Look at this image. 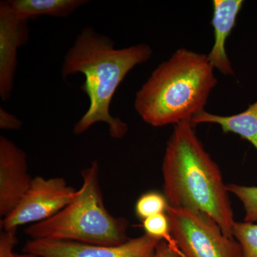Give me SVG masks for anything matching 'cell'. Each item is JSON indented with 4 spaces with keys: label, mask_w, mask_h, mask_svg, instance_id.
<instances>
[{
    "label": "cell",
    "mask_w": 257,
    "mask_h": 257,
    "mask_svg": "<svg viewBox=\"0 0 257 257\" xmlns=\"http://www.w3.org/2000/svg\"><path fill=\"white\" fill-rule=\"evenodd\" d=\"M16 257H38V256H33V255L27 254V253H25V254H23V255L16 254Z\"/></svg>",
    "instance_id": "20"
},
{
    "label": "cell",
    "mask_w": 257,
    "mask_h": 257,
    "mask_svg": "<svg viewBox=\"0 0 257 257\" xmlns=\"http://www.w3.org/2000/svg\"><path fill=\"white\" fill-rule=\"evenodd\" d=\"M155 257H182V256L171 247L165 241L162 240L157 246Z\"/></svg>",
    "instance_id": "19"
},
{
    "label": "cell",
    "mask_w": 257,
    "mask_h": 257,
    "mask_svg": "<svg viewBox=\"0 0 257 257\" xmlns=\"http://www.w3.org/2000/svg\"><path fill=\"white\" fill-rule=\"evenodd\" d=\"M211 26L214 42L208 54L209 62L214 69L224 75H233L234 69L227 53V39L236 26V20L243 5L242 0H214Z\"/></svg>",
    "instance_id": "10"
},
{
    "label": "cell",
    "mask_w": 257,
    "mask_h": 257,
    "mask_svg": "<svg viewBox=\"0 0 257 257\" xmlns=\"http://www.w3.org/2000/svg\"><path fill=\"white\" fill-rule=\"evenodd\" d=\"M16 230H3L0 234V257H16L13 248L18 243Z\"/></svg>",
    "instance_id": "17"
},
{
    "label": "cell",
    "mask_w": 257,
    "mask_h": 257,
    "mask_svg": "<svg viewBox=\"0 0 257 257\" xmlns=\"http://www.w3.org/2000/svg\"><path fill=\"white\" fill-rule=\"evenodd\" d=\"M10 9L28 21L40 16L66 18L89 2L86 0H10Z\"/></svg>",
    "instance_id": "12"
},
{
    "label": "cell",
    "mask_w": 257,
    "mask_h": 257,
    "mask_svg": "<svg viewBox=\"0 0 257 257\" xmlns=\"http://www.w3.org/2000/svg\"><path fill=\"white\" fill-rule=\"evenodd\" d=\"M23 126L21 120L0 107V128L3 130H19Z\"/></svg>",
    "instance_id": "18"
},
{
    "label": "cell",
    "mask_w": 257,
    "mask_h": 257,
    "mask_svg": "<svg viewBox=\"0 0 257 257\" xmlns=\"http://www.w3.org/2000/svg\"><path fill=\"white\" fill-rule=\"evenodd\" d=\"M32 178L25 152L0 137V216L9 215L30 188Z\"/></svg>",
    "instance_id": "8"
},
{
    "label": "cell",
    "mask_w": 257,
    "mask_h": 257,
    "mask_svg": "<svg viewBox=\"0 0 257 257\" xmlns=\"http://www.w3.org/2000/svg\"><path fill=\"white\" fill-rule=\"evenodd\" d=\"M169 207L165 194L151 191L145 193L135 204V213L140 219H147L157 214H166Z\"/></svg>",
    "instance_id": "13"
},
{
    "label": "cell",
    "mask_w": 257,
    "mask_h": 257,
    "mask_svg": "<svg viewBox=\"0 0 257 257\" xmlns=\"http://www.w3.org/2000/svg\"><path fill=\"white\" fill-rule=\"evenodd\" d=\"M194 125L214 124L220 126L223 133H234L247 140L257 150V101L239 114L221 116L203 111L191 120Z\"/></svg>",
    "instance_id": "11"
},
{
    "label": "cell",
    "mask_w": 257,
    "mask_h": 257,
    "mask_svg": "<svg viewBox=\"0 0 257 257\" xmlns=\"http://www.w3.org/2000/svg\"><path fill=\"white\" fill-rule=\"evenodd\" d=\"M28 22L19 18L8 2L0 3V96L4 101L14 88L18 49L28 40Z\"/></svg>",
    "instance_id": "9"
},
{
    "label": "cell",
    "mask_w": 257,
    "mask_h": 257,
    "mask_svg": "<svg viewBox=\"0 0 257 257\" xmlns=\"http://www.w3.org/2000/svg\"><path fill=\"white\" fill-rule=\"evenodd\" d=\"M143 228L145 234L159 239L164 240L171 247L184 257L178 245L172 236L170 221L167 214H157L147 218L143 221Z\"/></svg>",
    "instance_id": "14"
},
{
    "label": "cell",
    "mask_w": 257,
    "mask_h": 257,
    "mask_svg": "<svg viewBox=\"0 0 257 257\" xmlns=\"http://www.w3.org/2000/svg\"><path fill=\"white\" fill-rule=\"evenodd\" d=\"M77 194V190L63 178L37 176L14 210L2 220V228L17 229L23 225L50 219L67 207Z\"/></svg>",
    "instance_id": "6"
},
{
    "label": "cell",
    "mask_w": 257,
    "mask_h": 257,
    "mask_svg": "<svg viewBox=\"0 0 257 257\" xmlns=\"http://www.w3.org/2000/svg\"><path fill=\"white\" fill-rule=\"evenodd\" d=\"M233 236L241 246L243 257H257V224L236 221Z\"/></svg>",
    "instance_id": "16"
},
{
    "label": "cell",
    "mask_w": 257,
    "mask_h": 257,
    "mask_svg": "<svg viewBox=\"0 0 257 257\" xmlns=\"http://www.w3.org/2000/svg\"><path fill=\"white\" fill-rule=\"evenodd\" d=\"M214 70L205 54L178 49L137 92L135 110L154 127L191 121L204 111L217 84Z\"/></svg>",
    "instance_id": "3"
},
{
    "label": "cell",
    "mask_w": 257,
    "mask_h": 257,
    "mask_svg": "<svg viewBox=\"0 0 257 257\" xmlns=\"http://www.w3.org/2000/svg\"><path fill=\"white\" fill-rule=\"evenodd\" d=\"M228 191L234 194L242 204L245 211L243 221L255 223L257 221V186H243L226 184Z\"/></svg>",
    "instance_id": "15"
},
{
    "label": "cell",
    "mask_w": 257,
    "mask_h": 257,
    "mask_svg": "<svg viewBox=\"0 0 257 257\" xmlns=\"http://www.w3.org/2000/svg\"><path fill=\"white\" fill-rule=\"evenodd\" d=\"M195 126L191 121L175 125L167 142L162 168L164 194L170 207L204 213L234 238L236 221L229 191Z\"/></svg>",
    "instance_id": "1"
},
{
    "label": "cell",
    "mask_w": 257,
    "mask_h": 257,
    "mask_svg": "<svg viewBox=\"0 0 257 257\" xmlns=\"http://www.w3.org/2000/svg\"><path fill=\"white\" fill-rule=\"evenodd\" d=\"M152 53V47L145 43L116 49L111 39L91 28H84L77 35L66 54L62 68L63 78L77 73L85 77L81 89L87 94L89 105L74 124L76 135L85 133L96 123L104 122L107 124L111 138H124L128 125L111 115V101L130 71L147 62Z\"/></svg>",
    "instance_id": "2"
},
{
    "label": "cell",
    "mask_w": 257,
    "mask_h": 257,
    "mask_svg": "<svg viewBox=\"0 0 257 257\" xmlns=\"http://www.w3.org/2000/svg\"><path fill=\"white\" fill-rule=\"evenodd\" d=\"M171 232L184 257H243L239 242L207 214L169 206Z\"/></svg>",
    "instance_id": "5"
},
{
    "label": "cell",
    "mask_w": 257,
    "mask_h": 257,
    "mask_svg": "<svg viewBox=\"0 0 257 257\" xmlns=\"http://www.w3.org/2000/svg\"><path fill=\"white\" fill-rule=\"evenodd\" d=\"M161 241L147 234L114 246L31 239L25 243L23 251L38 257H155Z\"/></svg>",
    "instance_id": "7"
},
{
    "label": "cell",
    "mask_w": 257,
    "mask_h": 257,
    "mask_svg": "<svg viewBox=\"0 0 257 257\" xmlns=\"http://www.w3.org/2000/svg\"><path fill=\"white\" fill-rule=\"evenodd\" d=\"M96 161L81 172L82 184L67 207L46 220L25 230L31 239L58 240L114 246L128 239V223L111 215L104 204Z\"/></svg>",
    "instance_id": "4"
}]
</instances>
